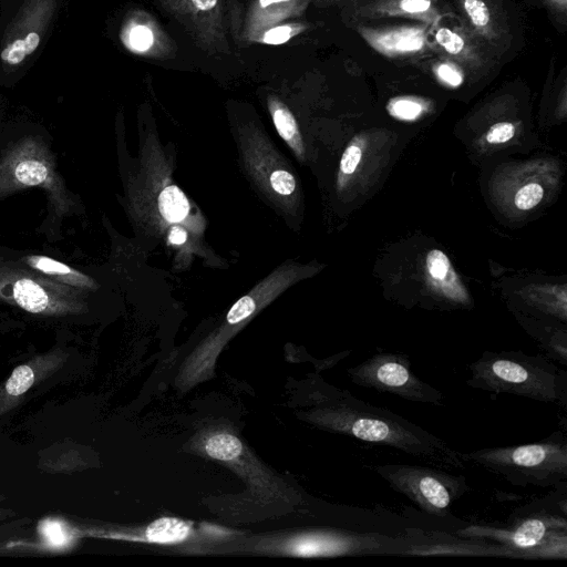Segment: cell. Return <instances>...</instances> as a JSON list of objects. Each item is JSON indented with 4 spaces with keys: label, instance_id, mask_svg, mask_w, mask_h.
<instances>
[{
    "label": "cell",
    "instance_id": "cell-15",
    "mask_svg": "<svg viewBox=\"0 0 567 567\" xmlns=\"http://www.w3.org/2000/svg\"><path fill=\"white\" fill-rule=\"evenodd\" d=\"M17 179L24 185H39L48 177L47 167L38 161H22L14 171Z\"/></svg>",
    "mask_w": 567,
    "mask_h": 567
},
{
    "label": "cell",
    "instance_id": "cell-30",
    "mask_svg": "<svg viewBox=\"0 0 567 567\" xmlns=\"http://www.w3.org/2000/svg\"><path fill=\"white\" fill-rule=\"evenodd\" d=\"M192 1L197 9L204 10V11L213 9L217 3V0H192Z\"/></svg>",
    "mask_w": 567,
    "mask_h": 567
},
{
    "label": "cell",
    "instance_id": "cell-19",
    "mask_svg": "<svg viewBox=\"0 0 567 567\" xmlns=\"http://www.w3.org/2000/svg\"><path fill=\"white\" fill-rule=\"evenodd\" d=\"M464 9L472 23L484 28L489 22V10L483 0H464Z\"/></svg>",
    "mask_w": 567,
    "mask_h": 567
},
{
    "label": "cell",
    "instance_id": "cell-29",
    "mask_svg": "<svg viewBox=\"0 0 567 567\" xmlns=\"http://www.w3.org/2000/svg\"><path fill=\"white\" fill-rule=\"evenodd\" d=\"M187 238L186 231L181 227H173L169 231L168 239L174 245H182Z\"/></svg>",
    "mask_w": 567,
    "mask_h": 567
},
{
    "label": "cell",
    "instance_id": "cell-4",
    "mask_svg": "<svg viewBox=\"0 0 567 567\" xmlns=\"http://www.w3.org/2000/svg\"><path fill=\"white\" fill-rule=\"evenodd\" d=\"M467 538L489 539L523 558H566L567 523L565 516L533 513L505 528L471 525L458 532Z\"/></svg>",
    "mask_w": 567,
    "mask_h": 567
},
{
    "label": "cell",
    "instance_id": "cell-13",
    "mask_svg": "<svg viewBox=\"0 0 567 567\" xmlns=\"http://www.w3.org/2000/svg\"><path fill=\"white\" fill-rule=\"evenodd\" d=\"M39 43V34L37 32H30L23 39H17L8 44L0 52V58L3 62L11 65L19 64L37 50Z\"/></svg>",
    "mask_w": 567,
    "mask_h": 567
},
{
    "label": "cell",
    "instance_id": "cell-21",
    "mask_svg": "<svg viewBox=\"0 0 567 567\" xmlns=\"http://www.w3.org/2000/svg\"><path fill=\"white\" fill-rule=\"evenodd\" d=\"M435 39L451 54H457L464 49L463 39L447 28L439 29Z\"/></svg>",
    "mask_w": 567,
    "mask_h": 567
},
{
    "label": "cell",
    "instance_id": "cell-25",
    "mask_svg": "<svg viewBox=\"0 0 567 567\" xmlns=\"http://www.w3.org/2000/svg\"><path fill=\"white\" fill-rule=\"evenodd\" d=\"M130 42L133 48L140 51L148 49L153 43V34L146 27H135L130 34Z\"/></svg>",
    "mask_w": 567,
    "mask_h": 567
},
{
    "label": "cell",
    "instance_id": "cell-2",
    "mask_svg": "<svg viewBox=\"0 0 567 567\" xmlns=\"http://www.w3.org/2000/svg\"><path fill=\"white\" fill-rule=\"evenodd\" d=\"M468 369L472 388L566 406L567 373L543 355L484 352Z\"/></svg>",
    "mask_w": 567,
    "mask_h": 567
},
{
    "label": "cell",
    "instance_id": "cell-20",
    "mask_svg": "<svg viewBox=\"0 0 567 567\" xmlns=\"http://www.w3.org/2000/svg\"><path fill=\"white\" fill-rule=\"evenodd\" d=\"M28 264L49 275H69L72 271L66 265L48 257H30Z\"/></svg>",
    "mask_w": 567,
    "mask_h": 567
},
{
    "label": "cell",
    "instance_id": "cell-14",
    "mask_svg": "<svg viewBox=\"0 0 567 567\" xmlns=\"http://www.w3.org/2000/svg\"><path fill=\"white\" fill-rule=\"evenodd\" d=\"M383 48L392 51H415L423 45V38L416 31L392 33L378 41Z\"/></svg>",
    "mask_w": 567,
    "mask_h": 567
},
{
    "label": "cell",
    "instance_id": "cell-12",
    "mask_svg": "<svg viewBox=\"0 0 567 567\" xmlns=\"http://www.w3.org/2000/svg\"><path fill=\"white\" fill-rule=\"evenodd\" d=\"M206 453L219 461H231L238 457L243 452L240 440L229 433H218L212 435L205 444Z\"/></svg>",
    "mask_w": 567,
    "mask_h": 567
},
{
    "label": "cell",
    "instance_id": "cell-27",
    "mask_svg": "<svg viewBox=\"0 0 567 567\" xmlns=\"http://www.w3.org/2000/svg\"><path fill=\"white\" fill-rule=\"evenodd\" d=\"M439 76L452 86H458L463 82L462 75L451 65L441 64L437 68Z\"/></svg>",
    "mask_w": 567,
    "mask_h": 567
},
{
    "label": "cell",
    "instance_id": "cell-22",
    "mask_svg": "<svg viewBox=\"0 0 567 567\" xmlns=\"http://www.w3.org/2000/svg\"><path fill=\"white\" fill-rule=\"evenodd\" d=\"M362 158L361 147L352 143L343 152L340 159V172L344 175H351L357 169Z\"/></svg>",
    "mask_w": 567,
    "mask_h": 567
},
{
    "label": "cell",
    "instance_id": "cell-26",
    "mask_svg": "<svg viewBox=\"0 0 567 567\" xmlns=\"http://www.w3.org/2000/svg\"><path fill=\"white\" fill-rule=\"evenodd\" d=\"M291 37V28L281 25L267 31L264 35V42L268 44H280L289 40Z\"/></svg>",
    "mask_w": 567,
    "mask_h": 567
},
{
    "label": "cell",
    "instance_id": "cell-31",
    "mask_svg": "<svg viewBox=\"0 0 567 567\" xmlns=\"http://www.w3.org/2000/svg\"><path fill=\"white\" fill-rule=\"evenodd\" d=\"M289 0H259L261 7H268L272 3L284 2Z\"/></svg>",
    "mask_w": 567,
    "mask_h": 567
},
{
    "label": "cell",
    "instance_id": "cell-6",
    "mask_svg": "<svg viewBox=\"0 0 567 567\" xmlns=\"http://www.w3.org/2000/svg\"><path fill=\"white\" fill-rule=\"evenodd\" d=\"M351 381L360 386L395 394L404 400L442 406L441 391L421 380L409 358L398 353H377L348 370Z\"/></svg>",
    "mask_w": 567,
    "mask_h": 567
},
{
    "label": "cell",
    "instance_id": "cell-1",
    "mask_svg": "<svg viewBox=\"0 0 567 567\" xmlns=\"http://www.w3.org/2000/svg\"><path fill=\"white\" fill-rule=\"evenodd\" d=\"M326 399L316 414L321 426L365 443L394 447L439 467H464L458 452L446 442L388 409L371 405L348 391H337Z\"/></svg>",
    "mask_w": 567,
    "mask_h": 567
},
{
    "label": "cell",
    "instance_id": "cell-23",
    "mask_svg": "<svg viewBox=\"0 0 567 567\" xmlns=\"http://www.w3.org/2000/svg\"><path fill=\"white\" fill-rule=\"evenodd\" d=\"M274 190L280 195H290L296 188L295 177L287 171L278 169L270 175Z\"/></svg>",
    "mask_w": 567,
    "mask_h": 567
},
{
    "label": "cell",
    "instance_id": "cell-28",
    "mask_svg": "<svg viewBox=\"0 0 567 567\" xmlns=\"http://www.w3.org/2000/svg\"><path fill=\"white\" fill-rule=\"evenodd\" d=\"M431 7V0H401L400 8L409 13L424 12Z\"/></svg>",
    "mask_w": 567,
    "mask_h": 567
},
{
    "label": "cell",
    "instance_id": "cell-8",
    "mask_svg": "<svg viewBox=\"0 0 567 567\" xmlns=\"http://www.w3.org/2000/svg\"><path fill=\"white\" fill-rule=\"evenodd\" d=\"M426 272L431 284L446 298L467 305L468 295L453 269L449 257L440 249L429 251L425 258Z\"/></svg>",
    "mask_w": 567,
    "mask_h": 567
},
{
    "label": "cell",
    "instance_id": "cell-16",
    "mask_svg": "<svg viewBox=\"0 0 567 567\" xmlns=\"http://www.w3.org/2000/svg\"><path fill=\"white\" fill-rule=\"evenodd\" d=\"M544 196V189L538 183H529L519 188L514 197L515 206L520 210L534 208Z\"/></svg>",
    "mask_w": 567,
    "mask_h": 567
},
{
    "label": "cell",
    "instance_id": "cell-24",
    "mask_svg": "<svg viewBox=\"0 0 567 567\" xmlns=\"http://www.w3.org/2000/svg\"><path fill=\"white\" fill-rule=\"evenodd\" d=\"M515 134V126L511 122H499L491 126L486 133V141L491 144L508 142Z\"/></svg>",
    "mask_w": 567,
    "mask_h": 567
},
{
    "label": "cell",
    "instance_id": "cell-10",
    "mask_svg": "<svg viewBox=\"0 0 567 567\" xmlns=\"http://www.w3.org/2000/svg\"><path fill=\"white\" fill-rule=\"evenodd\" d=\"M13 299L24 310L40 313L49 308V297L37 282L30 279L17 280L13 285Z\"/></svg>",
    "mask_w": 567,
    "mask_h": 567
},
{
    "label": "cell",
    "instance_id": "cell-5",
    "mask_svg": "<svg viewBox=\"0 0 567 567\" xmlns=\"http://www.w3.org/2000/svg\"><path fill=\"white\" fill-rule=\"evenodd\" d=\"M374 471L390 486L430 515L443 517L468 489L464 476L420 465H377Z\"/></svg>",
    "mask_w": 567,
    "mask_h": 567
},
{
    "label": "cell",
    "instance_id": "cell-17",
    "mask_svg": "<svg viewBox=\"0 0 567 567\" xmlns=\"http://www.w3.org/2000/svg\"><path fill=\"white\" fill-rule=\"evenodd\" d=\"M389 112L401 120H415L423 112V106L411 99H396L391 102Z\"/></svg>",
    "mask_w": 567,
    "mask_h": 567
},
{
    "label": "cell",
    "instance_id": "cell-9",
    "mask_svg": "<svg viewBox=\"0 0 567 567\" xmlns=\"http://www.w3.org/2000/svg\"><path fill=\"white\" fill-rule=\"evenodd\" d=\"M274 124L279 135L299 154H303V144L292 113L280 102L269 101Z\"/></svg>",
    "mask_w": 567,
    "mask_h": 567
},
{
    "label": "cell",
    "instance_id": "cell-3",
    "mask_svg": "<svg viewBox=\"0 0 567 567\" xmlns=\"http://www.w3.org/2000/svg\"><path fill=\"white\" fill-rule=\"evenodd\" d=\"M458 456L516 486L549 487L567 478V440L560 432L535 443L458 452Z\"/></svg>",
    "mask_w": 567,
    "mask_h": 567
},
{
    "label": "cell",
    "instance_id": "cell-7",
    "mask_svg": "<svg viewBox=\"0 0 567 567\" xmlns=\"http://www.w3.org/2000/svg\"><path fill=\"white\" fill-rule=\"evenodd\" d=\"M61 361L62 359L56 355L39 357L18 365L0 391V414L16 403L38 379L53 370Z\"/></svg>",
    "mask_w": 567,
    "mask_h": 567
},
{
    "label": "cell",
    "instance_id": "cell-11",
    "mask_svg": "<svg viewBox=\"0 0 567 567\" xmlns=\"http://www.w3.org/2000/svg\"><path fill=\"white\" fill-rule=\"evenodd\" d=\"M161 215L169 223L185 219L189 212V203L183 190L176 185L166 186L158 196Z\"/></svg>",
    "mask_w": 567,
    "mask_h": 567
},
{
    "label": "cell",
    "instance_id": "cell-32",
    "mask_svg": "<svg viewBox=\"0 0 567 567\" xmlns=\"http://www.w3.org/2000/svg\"><path fill=\"white\" fill-rule=\"evenodd\" d=\"M10 514H14V513L11 511H8V509L0 508V520L4 519Z\"/></svg>",
    "mask_w": 567,
    "mask_h": 567
},
{
    "label": "cell",
    "instance_id": "cell-18",
    "mask_svg": "<svg viewBox=\"0 0 567 567\" xmlns=\"http://www.w3.org/2000/svg\"><path fill=\"white\" fill-rule=\"evenodd\" d=\"M256 309L255 300L249 297L245 296L241 297L238 301H236L233 307L229 309L226 321L228 324H237L245 319H247L249 316L252 315V312Z\"/></svg>",
    "mask_w": 567,
    "mask_h": 567
}]
</instances>
